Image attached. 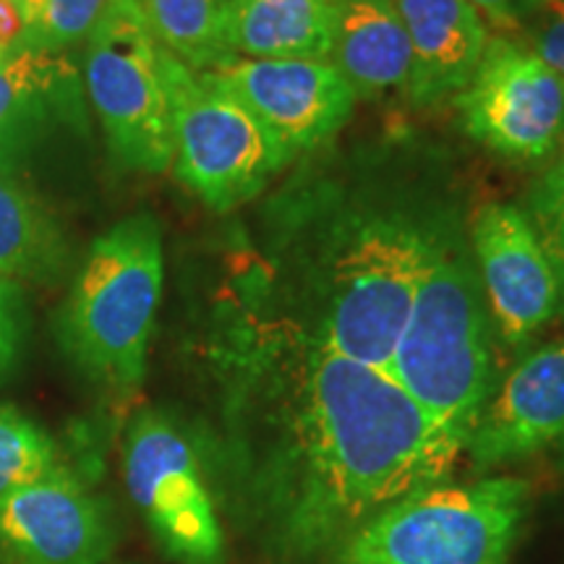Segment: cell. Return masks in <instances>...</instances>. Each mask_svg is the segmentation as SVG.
<instances>
[{"label":"cell","instance_id":"1","mask_svg":"<svg viewBox=\"0 0 564 564\" xmlns=\"http://www.w3.org/2000/svg\"><path fill=\"white\" fill-rule=\"evenodd\" d=\"M267 449L253 476L257 520L291 560L335 552L373 514L444 484L465 440L390 373L319 340L272 361Z\"/></svg>","mask_w":564,"mask_h":564},{"label":"cell","instance_id":"2","mask_svg":"<svg viewBox=\"0 0 564 564\" xmlns=\"http://www.w3.org/2000/svg\"><path fill=\"white\" fill-rule=\"evenodd\" d=\"M162 295V232L141 212L105 230L63 306L58 337L76 369L116 392L144 382Z\"/></svg>","mask_w":564,"mask_h":564},{"label":"cell","instance_id":"3","mask_svg":"<svg viewBox=\"0 0 564 564\" xmlns=\"http://www.w3.org/2000/svg\"><path fill=\"white\" fill-rule=\"evenodd\" d=\"M440 243L398 217H366L340 232L324 267L319 340L369 369L390 364Z\"/></svg>","mask_w":564,"mask_h":564},{"label":"cell","instance_id":"4","mask_svg":"<svg viewBox=\"0 0 564 564\" xmlns=\"http://www.w3.org/2000/svg\"><path fill=\"white\" fill-rule=\"evenodd\" d=\"M531 507L523 478L413 491L335 549V564H507Z\"/></svg>","mask_w":564,"mask_h":564},{"label":"cell","instance_id":"5","mask_svg":"<svg viewBox=\"0 0 564 564\" xmlns=\"http://www.w3.org/2000/svg\"><path fill=\"white\" fill-rule=\"evenodd\" d=\"M390 377L468 444L491 398V348L474 274L436 251L394 348Z\"/></svg>","mask_w":564,"mask_h":564},{"label":"cell","instance_id":"6","mask_svg":"<svg viewBox=\"0 0 564 564\" xmlns=\"http://www.w3.org/2000/svg\"><path fill=\"white\" fill-rule=\"evenodd\" d=\"M173 121V167L215 212L249 202L293 158L285 144L209 70L162 51Z\"/></svg>","mask_w":564,"mask_h":564},{"label":"cell","instance_id":"7","mask_svg":"<svg viewBox=\"0 0 564 564\" xmlns=\"http://www.w3.org/2000/svg\"><path fill=\"white\" fill-rule=\"evenodd\" d=\"M84 84L112 154L131 171L173 165V121L162 47L139 0H116L87 40Z\"/></svg>","mask_w":564,"mask_h":564},{"label":"cell","instance_id":"8","mask_svg":"<svg viewBox=\"0 0 564 564\" xmlns=\"http://www.w3.org/2000/svg\"><path fill=\"white\" fill-rule=\"evenodd\" d=\"M123 476L158 544L181 564H223L225 535L199 457L175 423L139 413L126 434Z\"/></svg>","mask_w":564,"mask_h":564},{"label":"cell","instance_id":"9","mask_svg":"<svg viewBox=\"0 0 564 564\" xmlns=\"http://www.w3.org/2000/svg\"><path fill=\"white\" fill-rule=\"evenodd\" d=\"M465 129L512 160H544L564 137V79L523 40L491 37L457 95Z\"/></svg>","mask_w":564,"mask_h":564},{"label":"cell","instance_id":"10","mask_svg":"<svg viewBox=\"0 0 564 564\" xmlns=\"http://www.w3.org/2000/svg\"><path fill=\"white\" fill-rule=\"evenodd\" d=\"M209 74L295 154L314 150L348 123L356 91L333 61L228 58Z\"/></svg>","mask_w":564,"mask_h":564},{"label":"cell","instance_id":"11","mask_svg":"<svg viewBox=\"0 0 564 564\" xmlns=\"http://www.w3.org/2000/svg\"><path fill=\"white\" fill-rule=\"evenodd\" d=\"M112 549L108 507L63 463L0 499V552L17 564H108Z\"/></svg>","mask_w":564,"mask_h":564},{"label":"cell","instance_id":"12","mask_svg":"<svg viewBox=\"0 0 564 564\" xmlns=\"http://www.w3.org/2000/svg\"><path fill=\"white\" fill-rule=\"evenodd\" d=\"M474 246L499 335L525 345L562 308L560 280L539 232L520 207L486 204L474 220Z\"/></svg>","mask_w":564,"mask_h":564},{"label":"cell","instance_id":"13","mask_svg":"<svg viewBox=\"0 0 564 564\" xmlns=\"http://www.w3.org/2000/svg\"><path fill=\"white\" fill-rule=\"evenodd\" d=\"M560 444H564V337L514 364L486 400L465 453L476 468H497Z\"/></svg>","mask_w":564,"mask_h":564},{"label":"cell","instance_id":"14","mask_svg":"<svg viewBox=\"0 0 564 564\" xmlns=\"http://www.w3.org/2000/svg\"><path fill=\"white\" fill-rule=\"evenodd\" d=\"M79 118L82 84L66 55L17 47L0 58V173H17L58 126Z\"/></svg>","mask_w":564,"mask_h":564},{"label":"cell","instance_id":"15","mask_svg":"<svg viewBox=\"0 0 564 564\" xmlns=\"http://www.w3.org/2000/svg\"><path fill=\"white\" fill-rule=\"evenodd\" d=\"M411 40L408 95L415 105L455 97L474 79L489 30L468 0H394Z\"/></svg>","mask_w":564,"mask_h":564},{"label":"cell","instance_id":"16","mask_svg":"<svg viewBox=\"0 0 564 564\" xmlns=\"http://www.w3.org/2000/svg\"><path fill=\"white\" fill-rule=\"evenodd\" d=\"M329 61L356 97L408 89L413 53L394 0H337Z\"/></svg>","mask_w":564,"mask_h":564},{"label":"cell","instance_id":"17","mask_svg":"<svg viewBox=\"0 0 564 564\" xmlns=\"http://www.w3.org/2000/svg\"><path fill=\"white\" fill-rule=\"evenodd\" d=\"M337 0H228L232 58L329 61Z\"/></svg>","mask_w":564,"mask_h":564},{"label":"cell","instance_id":"18","mask_svg":"<svg viewBox=\"0 0 564 564\" xmlns=\"http://www.w3.org/2000/svg\"><path fill=\"white\" fill-rule=\"evenodd\" d=\"M66 264L58 225L11 175L0 173V274L9 280H51Z\"/></svg>","mask_w":564,"mask_h":564},{"label":"cell","instance_id":"19","mask_svg":"<svg viewBox=\"0 0 564 564\" xmlns=\"http://www.w3.org/2000/svg\"><path fill=\"white\" fill-rule=\"evenodd\" d=\"M147 26L162 51L194 70L232 58L225 42L228 0H139Z\"/></svg>","mask_w":564,"mask_h":564},{"label":"cell","instance_id":"20","mask_svg":"<svg viewBox=\"0 0 564 564\" xmlns=\"http://www.w3.org/2000/svg\"><path fill=\"white\" fill-rule=\"evenodd\" d=\"M58 463L45 429L17 408L0 405V499L45 478Z\"/></svg>","mask_w":564,"mask_h":564},{"label":"cell","instance_id":"21","mask_svg":"<svg viewBox=\"0 0 564 564\" xmlns=\"http://www.w3.org/2000/svg\"><path fill=\"white\" fill-rule=\"evenodd\" d=\"M116 0H26L21 6L24 37L19 47L63 53L87 42Z\"/></svg>","mask_w":564,"mask_h":564},{"label":"cell","instance_id":"22","mask_svg":"<svg viewBox=\"0 0 564 564\" xmlns=\"http://www.w3.org/2000/svg\"><path fill=\"white\" fill-rule=\"evenodd\" d=\"M525 215L533 230L539 232V241L546 249L549 259H552L564 306V181L560 175L549 173L535 183Z\"/></svg>","mask_w":564,"mask_h":564},{"label":"cell","instance_id":"23","mask_svg":"<svg viewBox=\"0 0 564 564\" xmlns=\"http://www.w3.org/2000/svg\"><path fill=\"white\" fill-rule=\"evenodd\" d=\"M520 40L564 79V0H539L528 13Z\"/></svg>","mask_w":564,"mask_h":564},{"label":"cell","instance_id":"24","mask_svg":"<svg viewBox=\"0 0 564 564\" xmlns=\"http://www.w3.org/2000/svg\"><path fill=\"white\" fill-rule=\"evenodd\" d=\"M21 337H24V303L17 282L0 274V382L9 379L19 361Z\"/></svg>","mask_w":564,"mask_h":564},{"label":"cell","instance_id":"25","mask_svg":"<svg viewBox=\"0 0 564 564\" xmlns=\"http://www.w3.org/2000/svg\"><path fill=\"white\" fill-rule=\"evenodd\" d=\"M468 3L502 34H520L528 13L535 9L539 0H468Z\"/></svg>","mask_w":564,"mask_h":564},{"label":"cell","instance_id":"26","mask_svg":"<svg viewBox=\"0 0 564 564\" xmlns=\"http://www.w3.org/2000/svg\"><path fill=\"white\" fill-rule=\"evenodd\" d=\"M24 37V17L13 0H0V55H9Z\"/></svg>","mask_w":564,"mask_h":564},{"label":"cell","instance_id":"27","mask_svg":"<svg viewBox=\"0 0 564 564\" xmlns=\"http://www.w3.org/2000/svg\"><path fill=\"white\" fill-rule=\"evenodd\" d=\"M552 173H556V175H560V178L564 181V160L560 162V165H556V167H554V171H552Z\"/></svg>","mask_w":564,"mask_h":564},{"label":"cell","instance_id":"28","mask_svg":"<svg viewBox=\"0 0 564 564\" xmlns=\"http://www.w3.org/2000/svg\"><path fill=\"white\" fill-rule=\"evenodd\" d=\"M13 3H17V6H21V3H24V0H13Z\"/></svg>","mask_w":564,"mask_h":564},{"label":"cell","instance_id":"29","mask_svg":"<svg viewBox=\"0 0 564 564\" xmlns=\"http://www.w3.org/2000/svg\"><path fill=\"white\" fill-rule=\"evenodd\" d=\"M24 3H26V0H24ZM24 3H21V6H24ZM21 6H19V11H21Z\"/></svg>","mask_w":564,"mask_h":564},{"label":"cell","instance_id":"30","mask_svg":"<svg viewBox=\"0 0 564 564\" xmlns=\"http://www.w3.org/2000/svg\"><path fill=\"white\" fill-rule=\"evenodd\" d=\"M0 58H3V55H0Z\"/></svg>","mask_w":564,"mask_h":564}]
</instances>
